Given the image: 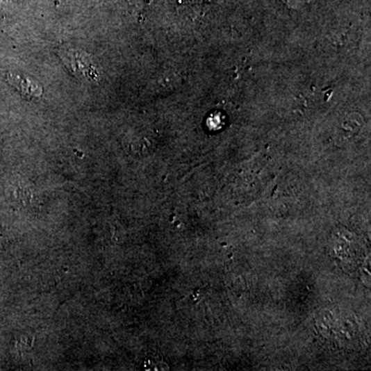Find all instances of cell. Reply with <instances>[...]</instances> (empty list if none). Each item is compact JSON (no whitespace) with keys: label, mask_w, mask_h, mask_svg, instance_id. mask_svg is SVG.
<instances>
[{"label":"cell","mask_w":371,"mask_h":371,"mask_svg":"<svg viewBox=\"0 0 371 371\" xmlns=\"http://www.w3.org/2000/svg\"><path fill=\"white\" fill-rule=\"evenodd\" d=\"M8 81L19 92L25 95V97L38 98L42 95V89L29 79L23 78L19 74H8Z\"/></svg>","instance_id":"1"}]
</instances>
